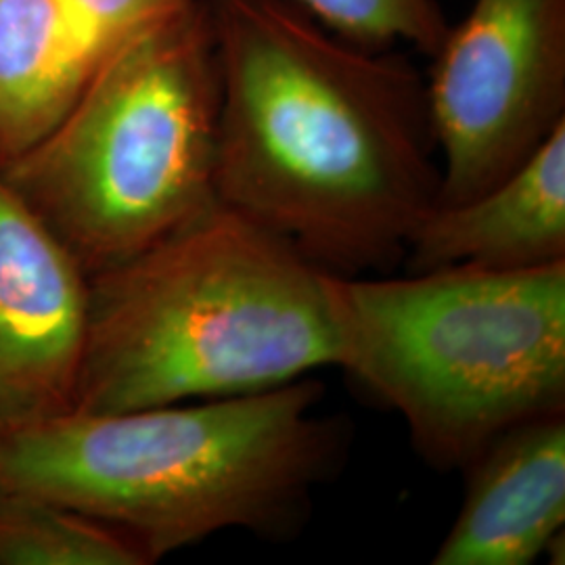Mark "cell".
I'll use <instances>...</instances> for the list:
<instances>
[{"label": "cell", "mask_w": 565, "mask_h": 565, "mask_svg": "<svg viewBox=\"0 0 565 565\" xmlns=\"http://www.w3.org/2000/svg\"><path fill=\"white\" fill-rule=\"evenodd\" d=\"M218 67L216 200L335 275H385L438 202L425 81L294 0H203Z\"/></svg>", "instance_id": "6da1fadb"}, {"label": "cell", "mask_w": 565, "mask_h": 565, "mask_svg": "<svg viewBox=\"0 0 565 565\" xmlns=\"http://www.w3.org/2000/svg\"><path fill=\"white\" fill-rule=\"evenodd\" d=\"M323 394L303 375L202 404L70 411L0 434V484L118 530L149 564L226 530L289 541L345 457Z\"/></svg>", "instance_id": "7a4b0ae2"}, {"label": "cell", "mask_w": 565, "mask_h": 565, "mask_svg": "<svg viewBox=\"0 0 565 565\" xmlns=\"http://www.w3.org/2000/svg\"><path fill=\"white\" fill-rule=\"evenodd\" d=\"M327 270L221 202L88 277L74 411L226 398L338 366Z\"/></svg>", "instance_id": "3957f363"}, {"label": "cell", "mask_w": 565, "mask_h": 565, "mask_svg": "<svg viewBox=\"0 0 565 565\" xmlns=\"http://www.w3.org/2000/svg\"><path fill=\"white\" fill-rule=\"evenodd\" d=\"M338 366L406 424L438 471H463L507 429L565 411V260L324 275Z\"/></svg>", "instance_id": "277c9868"}, {"label": "cell", "mask_w": 565, "mask_h": 565, "mask_svg": "<svg viewBox=\"0 0 565 565\" xmlns=\"http://www.w3.org/2000/svg\"><path fill=\"white\" fill-rule=\"evenodd\" d=\"M218 103L207 9L189 0L103 61L0 177L93 277L218 202Z\"/></svg>", "instance_id": "5b68a950"}, {"label": "cell", "mask_w": 565, "mask_h": 565, "mask_svg": "<svg viewBox=\"0 0 565 565\" xmlns=\"http://www.w3.org/2000/svg\"><path fill=\"white\" fill-rule=\"evenodd\" d=\"M431 60L436 205L492 189L565 124V0H473Z\"/></svg>", "instance_id": "8992f818"}, {"label": "cell", "mask_w": 565, "mask_h": 565, "mask_svg": "<svg viewBox=\"0 0 565 565\" xmlns=\"http://www.w3.org/2000/svg\"><path fill=\"white\" fill-rule=\"evenodd\" d=\"M88 277L0 177V434L74 411Z\"/></svg>", "instance_id": "52a82bcc"}, {"label": "cell", "mask_w": 565, "mask_h": 565, "mask_svg": "<svg viewBox=\"0 0 565 565\" xmlns=\"http://www.w3.org/2000/svg\"><path fill=\"white\" fill-rule=\"evenodd\" d=\"M436 565H530L564 539L565 411L515 425L463 469Z\"/></svg>", "instance_id": "ba28073f"}, {"label": "cell", "mask_w": 565, "mask_h": 565, "mask_svg": "<svg viewBox=\"0 0 565 565\" xmlns=\"http://www.w3.org/2000/svg\"><path fill=\"white\" fill-rule=\"evenodd\" d=\"M565 260V124L473 200L434 205L404 249L406 273L452 266L530 270Z\"/></svg>", "instance_id": "9c48e42d"}, {"label": "cell", "mask_w": 565, "mask_h": 565, "mask_svg": "<svg viewBox=\"0 0 565 565\" xmlns=\"http://www.w3.org/2000/svg\"><path fill=\"white\" fill-rule=\"evenodd\" d=\"M90 76L57 0H0V168L41 141Z\"/></svg>", "instance_id": "30bf717a"}, {"label": "cell", "mask_w": 565, "mask_h": 565, "mask_svg": "<svg viewBox=\"0 0 565 565\" xmlns=\"http://www.w3.org/2000/svg\"><path fill=\"white\" fill-rule=\"evenodd\" d=\"M0 565H149L118 530L36 492L0 484Z\"/></svg>", "instance_id": "8fae6325"}, {"label": "cell", "mask_w": 565, "mask_h": 565, "mask_svg": "<svg viewBox=\"0 0 565 565\" xmlns=\"http://www.w3.org/2000/svg\"><path fill=\"white\" fill-rule=\"evenodd\" d=\"M329 30L371 49L394 42L434 55L448 30L436 0H294Z\"/></svg>", "instance_id": "7c38bea8"}, {"label": "cell", "mask_w": 565, "mask_h": 565, "mask_svg": "<svg viewBox=\"0 0 565 565\" xmlns=\"http://www.w3.org/2000/svg\"><path fill=\"white\" fill-rule=\"evenodd\" d=\"M189 0H57L90 72L151 23Z\"/></svg>", "instance_id": "4fadbf2b"}]
</instances>
